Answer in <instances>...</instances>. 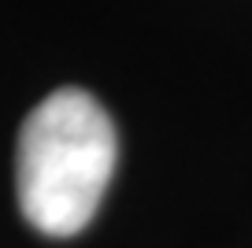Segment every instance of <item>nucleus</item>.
Returning a JSON list of instances; mask_svg holds the SVG:
<instances>
[{"mask_svg": "<svg viewBox=\"0 0 252 248\" xmlns=\"http://www.w3.org/2000/svg\"><path fill=\"white\" fill-rule=\"evenodd\" d=\"M119 141L93 93L63 86L48 93L19 133V208L33 230L74 237L93 222L111 186Z\"/></svg>", "mask_w": 252, "mask_h": 248, "instance_id": "1", "label": "nucleus"}]
</instances>
